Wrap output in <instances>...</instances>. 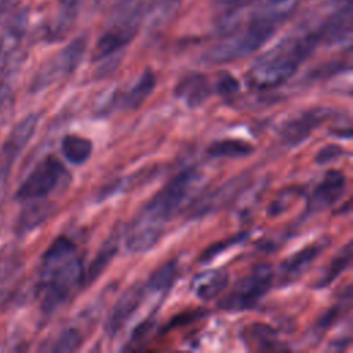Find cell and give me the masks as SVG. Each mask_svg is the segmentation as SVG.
Wrapping results in <instances>:
<instances>
[{"label": "cell", "mask_w": 353, "mask_h": 353, "mask_svg": "<svg viewBox=\"0 0 353 353\" xmlns=\"http://www.w3.org/2000/svg\"><path fill=\"white\" fill-rule=\"evenodd\" d=\"M343 306H341V305H335V306H332V307H330L327 312H324L323 313V316L319 319V321H317V325H316V332H321V334H324L336 320H338V317H339V314H341V309H342Z\"/></svg>", "instance_id": "28"}, {"label": "cell", "mask_w": 353, "mask_h": 353, "mask_svg": "<svg viewBox=\"0 0 353 353\" xmlns=\"http://www.w3.org/2000/svg\"><path fill=\"white\" fill-rule=\"evenodd\" d=\"M345 150L341 145H336V143H330V145H325L323 146L317 153H316V157H314V161L316 164L319 165H324V164H328L331 161H335L336 159H339L341 156H343Z\"/></svg>", "instance_id": "26"}, {"label": "cell", "mask_w": 353, "mask_h": 353, "mask_svg": "<svg viewBox=\"0 0 353 353\" xmlns=\"http://www.w3.org/2000/svg\"><path fill=\"white\" fill-rule=\"evenodd\" d=\"M161 236H163L161 226L142 222V221H135L132 229L127 234L125 248L132 254L146 252L157 244Z\"/></svg>", "instance_id": "15"}, {"label": "cell", "mask_w": 353, "mask_h": 353, "mask_svg": "<svg viewBox=\"0 0 353 353\" xmlns=\"http://www.w3.org/2000/svg\"><path fill=\"white\" fill-rule=\"evenodd\" d=\"M178 273H179L178 262L168 261L152 273V276L149 277L145 287H146V290L154 291V292L165 291L167 288H170L174 284V281L178 277Z\"/></svg>", "instance_id": "22"}, {"label": "cell", "mask_w": 353, "mask_h": 353, "mask_svg": "<svg viewBox=\"0 0 353 353\" xmlns=\"http://www.w3.org/2000/svg\"><path fill=\"white\" fill-rule=\"evenodd\" d=\"M245 239H247V233H239V234H234V236H232V237H228V239H225V240H222V241H218V243H215V244L207 247V248L203 251V254H201V256H200L199 261H200V262H210V261H212L214 258H216L221 252L229 250V248L233 247V245H237V244L243 243Z\"/></svg>", "instance_id": "24"}, {"label": "cell", "mask_w": 353, "mask_h": 353, "mask_svg": "<svg viewBox=\"0 0 353 353\" xmlns=\"http://www.w3.org/2000/svg\"><path fill=\"white\" fill-rule=\"evenodd\" d=\"M39 124V116L36 113H30L25 116L21 121H18L12 130L8 132L3 146L0 148V175H8L12 164L22 153L28 142L34 135V131Z\"/></svg>", "instance_id": "8"}, {"label": "cell", "mask_w": 353, "mask_h": 353, "mask_svg": "<svg viewBox=\"0 0 353 353\" xmlns=\"http://www.w3.org/2000/svg\"><path fill=\"white\" fill-rule=\"evenodd\" d=\"M346 190V176L339 170H328L309 197L310 212L323 211L342 199Z\"/></svg>", "instance_id": "10"}, {"label": "cell", "mask_w": 353, "mask_h": 353, "mask_svg": "<svg viewBox=\"0 0 353 353\" xmlns=\"http://www.w3.org/2000/svg\"><path fill=\"white\" fill-rule=\"evenodd\" d=\"M320 39L321 34L310 33L281 41L254 62L247 73L248 85L268 90L285 83L313 52Z\"/></svg>", "instance_id": "2"}, {"label": "cell", "mask_w": 353, "mask_h": 353, "mask_svg": "<svg viewBox=\"0 0 353 353\" xmlns=\"http://www.w3.org/2000/svg\"><path fill=\"white\" fill-rule=\"evenodd\" d=\"M152 325H153V320L152 319H148L143 323H141L139 325H137L134 332H132V335H131V343H135L137 341L145 338L149 334Z\"/></svg>", "instance_id": "29"}, {"label": "cell", "mask_w": 353, "mask_h": 353, "mask_svg": "<svg viewBox=\"0 0 353 353\" xmlns=\"http://www.w3.org/2000/svg\"><path fill=\"white\" fill-rule=\"evenodd\" d=\"M325 244L324 241H316L287 258L280 266V284L285 285L299 279L321 254Z\"/></svg>", "instance_id": "12"}, {"label": "cell", "mask_w": 353, "mask_h": 353, "mask_svg": "<svg viewBox=\"0 0 353 353\" xmlns=\"http://www.w3.org/2000/svg\"><path fill=\"white\" fill-rule=\"evenodd\" d=\"M276 23L272 19H258L243 33L232 37L214 47L205 54V61L211 63H222L240 59L258 50L273 33Z\"/></svg>", "instance_id": "5"}, {"label": "cell", "mask_w": 353, "mask_h": 353, "mask_svg": "<svg viewBox=\"0 0 353 353\" xmlns=\"http://www.w3.org/2000/svg\"><path fill=\"white\" fill-rule=\"evenodd\" d=\"M156 85V76L150 69H146L138 81L124 94L123 106L130 110L138 109L152 94Z\"/></svg>", "instance_id": "18"}, {"label": "cell", "mask_w": 353, "mask_h": 353, "mask_svg": "<svg viewBox=\"0 0 353 353\" xmlns=\"http://www.w3.org/2000/svg\"><path fill=\"white\" fill-rule=\"evenodd\" d=\"M274 279V272L270 265L259 263L252 270L241 277L232 290L219 301L218 306L226 312L250 310L269 291Z\"/></svg>", "instance_id": "4"}, {"label": "cell", "mask_w": 353, "mask_h": 353, "mask_svg": "<svg viewBox=\"0 0 353 353\" xmlns=\"http://www.w3.org/2000/svg\"><path fill=\"white\" fill-rule=\"evenodd\" d=\"M254 152V146L241 139H221L212 142L207 148V154L210 157H228V159H241L247 157Z\"/></svg>", "instance_id": "21"}, {"label": "cell", "mask_w": 353, "mask_h": 353, "mask_svg": "<svg viewBox=\"0 0 353 353\" xmlns=\"http://www.w3.org/2000/svg\"><path fill=\"white\" fill-rule=\"evenodd\" d=\"M352 243H346L345 247L330 261V263L321 272V276L314 283V288H325L334 283L341 273L349 269L352 263Z\"/></svg>", "instance_id": "20"}, {"label": "cell", "mask_w": 353, "mask_h": 353, "mask_svg": "<svg viewBox=\"0 0 353 353\" xmlns=\"http://www.w3.org/2000/svg\"><path fill=\"white\" fill-rule=\"evenodd\" d=\"M61 150L69 163L74 165H81L90 159L92 152V143L84 137L68 134L62 138Z\"/></svg>", "instance_id": "19"}, {"label": "cell", "mask_w": 353, "mask_h": 353, "mask_svg": "<svg viewBox=\"0 0 353 353\" xmlns=\"http://www.w3.org/2000/svg\"><path fill=\"white\" fill-rule=\"evenodd\" d=\"M215 88H216V92L221 94L222 97H230L239 91V81L232 74L223 72L219 76L215 84Z\"/></svg>", "instance_id": "27"}, {"label": "cell", "mask_w": 353, "mask_h": 353, "mask_svg": "<svg viewBox=\"0 0 353 353\" xmlns=\"http://www.w3.org/2000/svg\"><path fill=\"white\" fill-rule=\"evenodd\" d=\"M66 175L68 171L62 163L54 156H47L21 183L15 197L21 201L44 199L58 188Z\"/></svg>", "instance_id": "7"}, {"label": "cell", "mask_w": 353, "mask_h": 353, "mask_svg": "<svg viewBox=\"0 0 353 353\" xmlns=\"http://www.w3.org/2000/svg\"><path fill=\"white\" fill-rule=\"evenodd\" d=\"M81 343H83V336H81L80 331L76 328H68L55 341L52 350L58 352V353L74 352L80 347Z\"/></svg>", "instance_id": "25"}, {"label": "cell", "mask_w": 353, "mask_h": 353, "mask_svg": "<svg viewBox=\"0 0 353 353\" xmlns=\"http://www.w3.org/2000/svg\"><path fill=\"white\" fill-rule=\"evenodd\" d=\"M276 1H280V0H276Z\"/></svg>", "instance_id": "31"}, {"label": "cell", "mask_w": 353, "mask_h": 353, "mask_svg": "<svg viewBox=\"0 0 353 353\" xmlns=\"http://www.w3.org/2000/svg\"><path fill=\"white\" fill-rule=\"evenodd\" d=\"M244 341L255 350H277L280 347L276 331L263 323L250 324L244 330Z\"/></svg>", "instance_id": "17"}, {"label": "cell", "mask_w": 353, "mask_h": 353, "mask_svg": "<svg viewBox=\"0 0 353 353\" xmlns=\"http://www.w3.org/2000/svg\"><path fill=\"white\" fill-rule=\"evenodd\" d=\"M83 265L72 240L59 236L43 254L39 294L44 312L55 310L77 285H83Z\"/></svg>", "instance_id": "1"}, {"label": "cell", "mask_w": 353, "mask_h": 353, "mask_svg": "<svg viewBox=\"0 0 353 353\" xmlns=\"http://www.w3.org/2000/svg\"><path fill=\"white\" fill-rule=\"evenodd\" d=\"M243 183H244V178H243V175H239L237 178L230 179L226 183H223L222 186H219L216 190L208 192L200 200H197L196 203L192 204V207L189 208L190 218L203 216L208 212L216 211L239 192V189Z\"/></svg>", "instance_id": "14"}, {"label": "cell", "mask_w": 353, "mask_h": 353, "mask_svg": "<svg viewBox=\"0 0 353 353\" xmlns=\"http://www.w3.org/2000/svg\"><path fill=\"white\" fill-rule=\"evenodd\" d=\"M18 0H0V11L11 8Z\"/></svg>", "instance_id": "30"}, {"label": "cell", "mask_w": 353, "mask_h": 353, "mask_svg": "<svg viewBox=\"0 0 353 353\" xmlns=\"http://www.w3.org/2000/svg\"><path fill=\"white\" fill-rule=\"evenodd\" d=\"M116 251H117V245L114 241H106L102 245V248L99 250V252L91 262L88 270L83 276V285H87L90 283H92L94 280H97V277L105 270L108 263L112 261Z\"/></svg>", "instance_id": "23"}, {"label": "cell", "mask_w": 353, "mask_h": 353, "mask_svg": "<svg viewBox=\"0 0 353 353\" xmlns=\"http://www.w3.org/2000/svg\"><path fill=\"white\" fill-rule=\"evenodd\" d=\"M85 51V40L79 37L48 59L33 76L29 90L40 92L61 79L69 76L80 63Z\"/></svg>", "instance_id": "6"}, {"label": "cell", "mask_w": 353, "mask_h": 353, "mask_svg": "<svg viewBox=\"0 0 353 353\" xmlns=\"http://www.w3.org/2000/svg\"><path fill=\"white\" fill-rule=\"evenodd\" d=\"M211 94V85L208 79L197 72L183 76L174 88L176 99L182 101L188 108L194 109L203 105Z\"/></svg>", "instance_id": "13"}, {"label": "cell", "mask_w": 353, "mask_h": 353, "mask_svg": "<svg viewBox=\"0 0 353 353\" xmlns=\"http://www.w3.org/2000/svg\"><path fill=\"white\" fill-rule=\"evenodd\" d=\"M332 116L330 108H313L301 112L288 120L280 130L281 142L287 146H298L306 141L312 132Z\"/></svg>", "instance_id": "9"}, {"label": "cell", "mask_w": 353, "mask_h": 353, "mask_svg": "<svg viewBox=\"0 0 353 353\" xmlns=\"http://www.w3.org/2000/svg\"><path fill=\"white\" fill-rule=\"evenodd\" d=\"M199 179L200 172L193 167L178 172L146 203L138 221L157 226L168 222L192 194Z\"/></svg>", "instance_id": "3"}, {"label": "cell", "mask_w": 353, "mask_h": 353, "mask_svg": "<svg viewBox=\"0 0 353 353\" xmlns=\"http://www.w3.org/2000/svg\"><path fill=\"white\" fill-rule=\"evenodd\" d=\"M229 274L223 269H211L196 274L192 280L190 288L193 294L201 301L214 299L228 285Z\"/></svg>", "instance_id": "16"}, {"label": "cell", "mask_w": 353, "mask_h": 353, "mask_svg": "<svg viewBox=\"0 0 353 353\" xmlns=\"http://www.w3.org/2000/svg\"><path fill=\"white\" fill-rule=\"evenodd\" d=\"M143 296V287L131 285L128 287L121 296L114 303L108 321H106V332L110 336H114L119 330L128 321V319L134 314V312L139 307Z\"/></svg>", "instance_id": "11"}]
</instances>
